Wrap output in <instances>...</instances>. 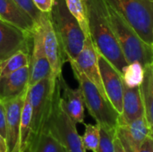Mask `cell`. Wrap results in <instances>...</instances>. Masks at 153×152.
I'll return each mask as SVG.
<instances>
[{"instance_id":"29","label":"cell","mask_w":153,"mask_h":152,"mask_svg":"<svg viewBox=\"0 0 153 152\" xmlns=\"http://www.w3.org/2000/svg\"><path fill=\"white\" fill-rule=\"evenodd\" d=\"M0 134L6 140V112L4 101L0 99Z\"/></svg>"},{"instance_id":"18","label":"cell","mask_w":153,"mask_h":152,"mask_svg":"<svg viewBox=\"0 0 153 152\" xmlns=\"http://www.w3.org/2000/svg\"><path fill=\"white\" fill-rule=\"evenodd\" d=\"M0 18L26 32H34L35 22L13 0H0Z\"/></svg>"},{"instance_id":"31","label":"cell","mask_w":153,"mask_h":152,"mask_svg":"<svg viewBox=\"0 0 153 152\" xmlns=\"http://www.w3.org/2000/svg\"><path fill=\"white\" fill-rule=\"evenodd\" d=\"M114 145H115V152H126L123 145L121 144L119 139L117 138V136H115V140H114Z\"/></svg>"},{"instance_id":"17","label":"cell","mask_w":153,"mask_h":152,"mask_svg":"<svg viewBox=\"0 0 153 152\" xmlns=\"http://www.w3.org/2000/svg\"><path fill=\"white\" fill-rule=\"evenodd\" d=\"M30 65L0 78V99L7 100L23 94L29 86Z\"/></svg>"},{"instance_id":"2","label":"cell","mask_w":153,"mask_h":152,"mask_svg":"<svg viewBox=\"0 0 153 152\" xmlns=\"http://www.w3.org/2000/svg\"><path fill=\"white\" fill-rule=\"evenodd\" d=\"M59 88V79L57 81H54L51 76L28 87V92L32 108L31 132L29 150H31L36 145L47 127L52 113L56 92Z\"/></svg>"},{"instance_id":"13","label":"cell","mask_w":153,"mask_h":152,"mask_svg":"<svg viewBox=\"0 0 153 152\" xmlns=\"http://www.w3.org/2000/svg\"><path fill=\"white\" fill-rule=\"evenodd\" d=\"M26 92L27 90L18 97L4 100L6 112V143L9 152H19L21 116Z\"/></svg>"},{"instance_id":"7","label":"cell","mask_w":153,"mask_h":152,"mask_svg":"<svg viewBox=\"0 0 153 152\" xmlns=\"http://www.w3.org/2000/svg\"><path fill=\"white\" fill-rule=\"evenodd\" d=\"M61 86L56 92L52 113L47 125L49 130L67 149L68 152H86L76 124L68 116L60 104Z\"/></svg>"},{"instance_id":"16","label":"cell","mask_w":153,"mask_h":152,"mask_svg":"<svg viewBox=\"0 0 153 152\" xmlns=\"http://www.w3.org/2000/svg\"><path fill=\"white\" fill-rule=\"evenodd\" d=\"M143 116L145 111L140 86L129 88L124 85L123 110L119 115L118 125L129 124Z\"/></svg>"},{"instance_id":"9","label":"cell","mask_w":153,"mask_h":152,"mask_svg":"<svg viewBox=\"0 0 153 152\" xmlns=\"http://www.w3.org/2000/svg\"><path fill=\"white\" fill-rule=\"evenodd\" d=\"M39 24L42 29L45 52L51 69V78L57 81L62 77V67L65 60L49 13H43Z\"/></svg>"},{"instance_id":"25","label":"cell","mask_w":153,"mask_h":152,"mask_svg":"<svg viewBox=\"0 0 153 152\" xmlns=\"http://www.w3.org/2000/svg\"><path fill=\"white\" fill-rule=\"evenodd\" d=\"M100 140V126L98 124L85 125V130L82 136L83 147L86 151L96 152Z\"/></svg>"},{"instance_id":"1","label":"cell","mask_w":153,"mask_h":152,"mask_svg":"<svg viewBox=\"0 0 153 152\" xmlns=\"http://www.w3.org/2000/svg\"><path fill=\"white\" fill-rule=\"evenodd\" d=\"M90 36L96 50L122 74L128 65L111 25L105 0H83Z\"/></svg>"},{"instance_id":"32","label":"cell","mask_w":153,"mask_h":152,"mask_svg":"<svg viewBox=\"0 0 153 152\" xmlns=\"http://www.w3.org/2000/svg\"><path fill=\"white\" fill-rule=\"evenodd\" d=\"M0 152H9L6 140L0 134Z\"/></svg>"},{"instance_id":"30","label":"cell","mask_w":153,"mask_h":152,"mask_svg":"<svg viewBox=\"0 0 153 152\" xmlns=\"http://www.w3.org/2000/svg\"><path fill=\"white\" fill-rule=\"evenodd\" d=\"M136 152H153V135L150 134Z\"/></svg>"},{"instance_id":"33","label":"cell","mask_w":153,"mask_h":152,"mask_svg":"<svg viewBox=\"0 0 153 152\" xmlns=\"http://www.w3.org/2000/svg\"><path fill=\"white\" fill-rule=\"evenodd\" d=\"M24 152H30V150L28 149V150H26V151H24Z\"/></svg>"},{"instance_id":"27","label":"cell","mask_w":153,"mask_h":152,"mask_svg":"<svg viewBox=\"0 0 153 152\" xmlns=\"http://www.w3.org/2000/svg\"><path fill=\"white\" fill-rule=\"evenodd\" d=\"M16 4L22 8L24 12H26L35 22L36 24L39 23L40 19L42 17L43 13H41L33 4L32 0H13Z\"/></svg>"},{"instance_id":"21","label":"cell","mask_w":153,"mask_h":152,"mask_svg":"<svg viewBox=\"0 0 153 152\" xmlns=\"http://www.w3.org/2000/svg\"><path fill=\"white\" fill-rule=\"evenodd\" d=\"M30 55L24 50H19L7 59L0 62V78L4 77L22 67L30 65Z\"/></svg>"},{"instance_id":"24","label":"cell","mask_w":153,"mask_h":152,"mask_svg":"<svg viewBox=\"0 0 153 152\" xmlns=\"http://www.w3.org/2000/svg\"><path fill=\"white\" fill-rule=\"evenodd\" d=\"M65 2L69 12L77 20L85 37H89L90 31H89L85 4L83 0H65Z\"/></svg>"},{"instance_id":"19","label":"cell","mask_w":153,"mask_h":152,"mask_svg":"<svg viewBox=\"0 0 153 152\" xmlns=\"http://www.w3.org/2000/svg\"><path fill=\"white\" fill-rule=\"evenodd\" d=\"M145 118L153 135V63L144 67V78L140 85Z\"/></svg>"},{"instance_id":"23","label":"cell","mask_w":153,"mask_h":152,"mask_svg":"<svg viewBox=\"0 0 153 152\" xmlns=\"http://www.w3.org/2000/svg\"><path fill=\"white\" fill-rule=\"evenodd\" d=\"M121 76L123 83L126 87H138L142 84L144 78V67L139 62L130 63L126 65Z\"/></svg>"},{"instance_id":"5","label":"cell","mask_w":153,"mask_h":152,"mask_svg":"<svg viewBox=\"0 0 153 152\" xmlns=\"http://www.w3.org/2000/svg\"><path fill=\"white\" fill-rule=\"evenodd\" d=\"M107 6L116 38L128 64L139 62L143 67L152 64V46L147 44L114 8L108 4Z\"/></svg>"},{"instance_id":"3","label":"cell","mask_w":153,"mask_h":152,"mask_svg":"<svg viewBox=\"0 0 153 152\" xmlns=\"http://www.w3.org/2000/svg\"><path fill=\"white\" fill-rule=\"evenodd\" d=\"M49 16L65 62L69 59L75 60L83 47L85 35L77 20L67 9L65 0H55Z\"/></svg>"},{"instance_id":"34","label":"cell","mask_w":153,"mask_h":152,"mask_svg":"<svg viewBox=\"0 0 153 152\" xmlns=\"http://www.w3.org/2000/svg\"><path fill=\"white\" fill-rule=\"evenodd\" d=\"M152 47H153V32H152Z\"/></svg>"},{"instance_id":"22","label":"cell","mask_w":153,"mask_h":152,"mask_svg":"<svg viewBox=\"0 0 153 152\" xmlns=\"http://www.w3.org/2000/svg\"><path fill=\"white\" fill-rule=\"evenodd\" d=\"M30 152H68L64 144L47 128Z\"/></svg>"},{"instance_id":"6","label":"cell","mask_w":153,"mask_h":152,"mask_svg":"<svg viewBox=\"0 0 153 152\" xmlns=\"http://www.w3.org/2000/svg\"><path fill=\"white\" fill-rule=\"evenodd\" d=\"M149 45L152 44L153 0H105Z\"/></svg>"},{"instance_id":"28","label":"cell","mask_w":153,"mask_h":152,"mask_svg":"<svg viewBox=\"0 0 153 152\" xmlns=\"http://www.w3.org/2000/svg\"><path fill=\"white\" fill-rule=\"evenodd\" d=\"M35 6L44 13H49L53 8L55 0H32Z\"/></svg>"},{"instance_id":"26","label":"cell","mask_w":153,"mask_h":152,"mask_svg":"<svg viewBox=\"0 0 153 152\" xmlns=\"http://www.w3.org/2000/svg\"><path fill=\"white\" fill-rule=\"evenodd\" d=\"M115 136L116 130L100 127V140L96 152H115Z\"/></svg>"},{"instance_id":"10","label":"cell","mask_w":153,"mask_h":152,"mask_svg":"<svg viewBox=\"0 0 153 152\" xmlns=\"http://www.w3.org/2000/svg\"><path fill=\"white\" fill-rule=\"evenodd\" d=\"M98 60L106 95L112 106L120 115L123 110L124 95V83L121 73L107 58H105L99 52Z\"/></svg>"},{"instance_id":"11","label":"cell","mask_w":153,"mask_h":152,"mask_svg":"<svg viewBox=\"0 0 153 152\" xmlns=\"http://www.w3.org/2000/svg\"><path fill=\"white\" fill-rule=\"evenodd\" d=\"M49 76H51V69L44 48L42 29L40 24L38 23L36 24L32 37L29 86H32Z\"/></svg>"},{"instance_id":"4","label":"cell","mask_w":153,"mask_h":152,"mask_svg":"<svg viewBox=\"0 0 153 152\" xmlns=\"http://www.w3.org/2000/svg\"><path fill=\"white\" fill-rule=\"evenodd\" d=\"M67 62L70 63L74 75L82 90L84 105L89 114L100 127L116 130L118 125L119 113L115 109L108 99L79 69L74 60L69 59Z\"/></svg>"},{"instance_id":"8","label":"cell","mask_w":153,"mask_h":152,"mask_svg":"<svg viewBox=\"0 0 153 152\" xmlns=\"http://www.w3.org/2000/svg\"><path fill=\"white\" fill-rule=\"evenodd\" d=\"M33 34L0 18V62L7 59L19 50L31 52Z\"/></svg>"},{"instance_id":"12","label":"cell","mask_w":153,"mask_h":152,"mask_svg":"<svg viewBox=\"0 0 153 152\" xmlns=\"http://www.w3.org/2000/svg\"><path fill=\"white\" fill-rule=\"evenodd\" d=\"M150 134L152 133L145 116L129 124L117 125L116 129V135L126 152L137 151Z\"/></svg>"},{"instance_id":"20","label":"cell","mask_w":153,"mask_h":152,"mask_svg":"<svg viewBox=\"0 0 153 152\" xmlns=\"http://www.w3.org/2000/svg\"><path fill=\"white\" fill-rule=\"evenodd\" d=\"M31 116H32V108H31L28 89H27V92L22 110V116H21L19 152H24L26 150L29 149L30 137L31 132Z\"/></svg>"},{"instance_id":"15","label":"cell","mask_w":153,"mask_h":152,"mask_svg":"<svg viewBox=\"0 0 153 152\" xmlns=\"http://www.w3.org/2000/svg\"><path fill=\"white\" fill-rule=\"evenodd\" d=\"M63 95L60 97V104L68 116L77 125L84 124V100L80 87L72 89L65 82L63 76L59 79Z\"/></svg>"},{"instance_id":"14","label":"cell","mask_w":153,"mask_h":152,"mask_svg":"<svg viewBox=\"0 0 153 152\" xmlns=\"http://www.w3.org/2000/svg\"><path fill=\"white\" fill-rule=\"evenodd\" d=\"M79 69L85 76L99 89V90L107 97L99 66L98 52L92 43L91 36L85 37L83 47L74 60ZM108 98V97H107Z\"/></svg>"}]
</instances>
